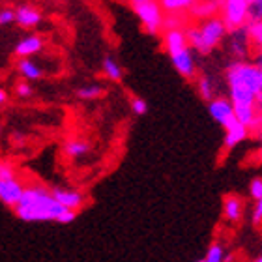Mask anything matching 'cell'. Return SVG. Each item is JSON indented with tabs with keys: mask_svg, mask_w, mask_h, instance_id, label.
Listing matches in <instances>:
<instances>
[{
	"mask_svg": "<svg viewBox=\"0 0 262 262\" xmlns=\"http://www.w3.org/2000/svg\"><path fill=\"white\" fill-rule=\"evenodd\" d=\"M225 82L234 107L247 105L262 111V81L258 66L253 62H230L225 68Z\"/></svg>",
	"mask_w": 262,
	"mask_h": 262,
	"instance_id": "obj_2",
	"label": "cell"
},
{
	"mask_svg": "<svg viewBox=\"0 0 262 262\" xmlns=\"http://www.w3.org/2000/svg\"><path fill=\"white\" fill-rule=\"evenodd\" d=\"M45 47V41L41 36L38 34H28L25 38H21L17 41L15 49H13V55L21 60V58H32L34 55L41 53Z\"/></svg>",
	"mask_w": 262,
	"mask_h": 262,
	"instance_id": "obj_11",
	"label": "cell"
},
{
	"mask_svg": "<svg viewBox=\"0 0 262 262\" xmlns=\"http://www.w3.org/2000/svg\"><path fill=\"white\" fill-rule=\"evenodd\" d=\"M221 19L229 30L246 27L249 23V0H221Z\"/></svg>",
	"mask_w": 262,
	"mask_h": 262,
	"instance_id": "obj_7",
	"label": "cell"
},
{
	"mask_svg": "<svg viewBox=\"0 0 262 262\" xmlns=\"http://www.w3.org/2000/svg\"><path fill=\"white\" fill-rule=\"evenodd\" d=\"M223 45L227 55L232 58V62H247V56L251 53V45H253L249 30H247V25L240 28H230Z\"/></svg>",
	"mask_w": 262,
	"mask_h": 262,
	"instance_id": "obj_6",
	"label": "cell"
},
{
	"mask_svg": "<svg viewBox=\"0 0 262 262\" xmlns=\"http://www.w3.org/2000/svg\"><path fill=\"white\" fill-rule=\"evenodd\" d=\"M43 21V13L32 4H21L15 8V25L17 27L25 28H36L41 25Z\"/></svg>",
	"mask_w": 262,
	"mask_h": 262,
	"instance_id": "obj_10",
	"label": "cell"
},
{
	"mask_svg": "<svg viewBox=\"0 0 262 262\" xmlns=\"http://www.w3.org/2000/svg\"><path fill=\"white\" fill-rule=\"evenodd\" d=\"M189 13L195 23L217 17V13H221V0H199Z\"/></svg>",
	"mask_w": 262,
	"mask_h": 262,
	"instance_id": "obj_13",
	"label": "cell"
},
{
	"mask_svg": "<svg viewBox=\"0 0 262 262\" xmlns=\"http://www.w3.org/2000/svg\"><path fill=\"white\" fill-rule=\"evenodd\" d=\"M161 8L169 15H180V11H191L199 0H159Z\"/></svg>",
	"mask_w": 262,
	"mask_h": 262,
	"instance_id": "obj_20",
	"label": "cell"
},
{
	"mask_svg": "<svg viewBox=\"0 0 262 262\" xmlns=\"http://www.w3.org/2000/svg\"><path fill=\"white\" fill-rule=\"evenodd\" d=\"M186 38L187 43L199 55H210L219 45H223L229 27L225 25L221 15L206 19V21H196L193 25H186Z\"/></svg>",
	"mask_w": 262,
	"mask_h": 262,
	"instance_id": "obj_3",
	"label": "cell"
},
{
	"mask_svg": "<svg viewBox=\"0 0 262 262\" xmlns=\"http://www.w3.org/2000/svg\"><path fill=\"white\" fill-rule=\"evenodd\" d=\"M15 68H17V73L28 82L39 81V79L45 75L43 68H41L36 60H32V58H21V60H17Z\"/></svg>",
	"mask_w": 262,
	"mask_h": 262,
	"instance_id": "obj_15",
	"label": "cell"
},
{
	"mask_svg": "<svg viewBox=\"0 0 262 262\" xmlns=\"http://www.w3.org/2000/svg\"><path fill=\"white\" fill-rule=\"evenodd\" d=\"M25 189L27 187L23 186L19 178H13V180H0V202L8 208H13L21 202L23 195H25Z\"/></svg>",
	"mask_w": 262,
	"mask_h": 262,
	"instance_id": "obj_9",
	"label": "cell"
},
{
	"mask_svg": "<svg viewBox=\"0 0 262 262\" xmlns=\"http://www.w3.org/2000/svg\"><path fill=\"white\" fill-rule=\"evenodd\" d=\"M247 30L251 36V41L257 49H262V19L260 21H251L247 23Z\"/></svg>",
	"mask_w": 262,
	"mask_h": 262,
	"instance_id": "obj_23",
	"label": "cell"
},
{
	"mask_svg": "<svg viewBox=\"0 0 262 262\" xmlns=\"http://www.w3.org/2000/svg\"><path fill=\"white\" fill-rule=\"evenodd\" d=\"M253 262H262V255H260V257L257 258V260H253Z\"/></svg>",
	"mask_w": 262,
	"mask_h": 262,
	"instance_id": "obj_33",
	"label": "cell"
},
{
	"mask_svg": "<svg viewBox=\"0 0 262 262\" xmlns=\"http://www.w3.org/2000/svg\"><path fill=\"white\" fill-rule=\"evenodd\" d=\"M260 81H262V68H260Z\"/></svg>",
	"mask_w": 262,
	"mask_h": 262,
	"instance_id": "obj_34",
	"label": "cell"
},
{
	"mask_svg": "<svg viewBox=\"0 0 262 262\" xmlns=\"http://www.w3.org/2000/svg\"><path fill=\"white\" fill-rule=\"evenodd\" d=\"M163 43L167 49L170 62L174 66V70L180 73L187 81H195L199 77V66H196L195 51L189 47L184 28H170L165 30Z\"/></svg>",
	"mask_w": 262,
	"mask_h": 262,
	"instance_id": "obj_4",
	"label": "cell"
},
{
	"mask_svg": "<svg viewBox=\"0 0 262 262\" xmlns=\"http://www.w3.org/2000/svg\"><path fill=\"white\" fill-rule=\"evenodd\" d=\"M90 150H92V144L84 139H70L64 142V154L71 159L84 158Z\"/></svg>",
	"mask_w": 262,
	"mask_h": 262,
	"instance_id": "obj_17",
	"label": "cell"
},
{
	"mask_svg": "<svg viewBox=\"0 0 262 262\" xmlns=\"http://www.w3.org/2000/svg\"><path fill=\"white\" fill-rule=\"evenodd\" d=\"M15 94H17V98L28 99V98H32L34 96V88L28 81H19L15 84Z\"/></svg>",
	"mask_w": 262,
	"mask_h": 262,
	"instance_id": "obj_24",
	"label": "cell"
},
{
	"mask_svg": "<svg viewBox=\"0 0 262 262\" xmlns=\"http://www.w3.org/2000/svg\"><path fill=\"white\" fill-rule=\"evenodd\" d=\"M17 178L15 167L8 161H0V180H13Z\"/></svg>",
	"mask_w": 262,
	"mask_h": 262,
	"instance_id": "obj_26",
	"label": "cell"
},
{
	"mask_svg": "<svg viewBox=\"0 0 262 262\" xmlns=\"http://www.w3.org/2000/svg\"><path fill=\"white\" fill-rule=\"evenodd\" d=\"M129 105H131L133 115H137V116H142V115H146L148 113V103L142 98H131Z\"/></svg>",
	"mask_w": 262,
	"mask_h": 262,
	"instance_id": "obj_27",
	"label": "cell"
},
{
	"mask_svg": "<svg viewBox=\"0 0 262 262\" xmlns=\"http://www.w3.org/2000/svg\"><path fill=\"white\" fill-rule=\"evenodd\" d=\"M13 212L21 221H27V223L56 221L62 225H70L77 217V212H71L58 204L51 189L43 186H28L21 202L13 208Z\"/></svg>",
	"mask_w": 262,
	"mask_h": 262,
	"instance_id": "obj_1",
	"label": "cell"
},
{
	"mask_svg": "<svg viewBox=\"0 0 262 262\" xmlns=\"http://www.w3.org/2000/svg\"><path fill=\"white\" fill-rule=\"evenodd\" d=\"M223 212H225V217L229 219V221H240L242 219V213H244V202H242L240 196L236 195H229L225 199V206H223Z\"/></svg>",
	"mask_w": 262,
	"mask_h": 262,
	"instance_id": "obj_19",
	"label": "cell"
},
{
	"mask_svg": "<svg viewBox=\"0 0 262 262\" xmlns=\"http://www.w3.org/2000/svg\"><path fill=\"white\" fill-rule=\"evenodd\" d=\"M101 71H103V75L113 82H120L124 79V68L120 66V62L116 60L115 56H103V60H101Z\"/></svg>",
	"mask_w": 262,
	"mask_h": 262,
	"instance_id": "obj_18",
	"label": "cell"
},
{
	"mask_svg": "<svg viewBox=\"0 0 262 262\" xmlns=\"http://www.w3.org/2000/svg\"><path fill=\"white\" fill-rule=\"evenodd\" d=\"M131 10L148 34H158L165 25V11L159 0H129Z\"/></svg>",
	"mask_w": 262,
	"mask_h": 262,
	"instance_id": "obj_5",
	"label": "cell"
},
{
	"mask_svg": "<svg viewBox=\"0 0 262 262\" xmlns=\"http://www.w3.org/2000/svg\"><path fill=\"white\" fill-rule=\"evenodd\" d=\"M196 82V92L206 103L213 101L215 98H219V90H217V82H215V77L208 75V73H202L195 79Z\"/></svg>",
	"mask_w": 262,
	"mask_h": 262,
	"instance_id": "obj_14",
	"label": "cell"
},
{
	"mask_svg": "<svg viewBox=\"0 0 262 262\" xmlns=\"http://www.w3.org/2000/svg\"><path fill=\"white\" fill-rule=\"evenodd\" d=\"M51 193L55 196L58 204H62L64 208L71 210V212H77L84 206V195L81 191H75V189H64V187H51Z\"/></svg>",
	"mask_w": 262,
	"mask_h": 262,
	"instance_id": "obj_12",
	"label": "cell"
},
{
	"mask_svg": "<svg viewBox=\"0 0 262 262\" xmlns=\"http://www.w3.org/2000/svg\"><path fill=\"white\" fill-rule=\"evenodd\" d=\"M196 262H227V251H225V246L219 244V242H213L212 246L208 247L204 258Z\"/></svg>",
	"mask_w": 262,
	"mask_h": 262,
	"instance_id": "obj_22",
	"label": "cell"
},
{
	"mask_svg": "<svg viewBox=\"0 0 262 262\" xmlns=\"http://www.w3.org/2000/svg\"><path fill=\"white\" fill-rule=\"evenodd\" d=\"M8 99H10V96H8V92H6L4 88L0 86V105L8 103Z\"/></svg>",
	"mask_w": 262,
	"mask_h": 262,
	"instance_id": "obj_31",
	"label": "cell"
},
{
	"mask_svg": "<svg viewBox=\"0 0 262 262\" xmlns=\"http://www.w3.org/2000/svg\"><path fill=\"white\" fill-rule=\"evenodd\" d=\"M208 113L213 118L215 124L223 127V129H229L232 124H236V113H234V103L230 101V98L227 96H219L213 101L208 103Z\"/></svg>",
	"mask_w": 262,
	"mask_h": 262,
	"instance_id": "obj_8",
	"label": "cell"
},
{
	"mask_svg": "<svg viewBox=\"0 0 262 262\" xmlns=\"http://www.w3.org/2000/svg\"><path fill=\"white\" fill-rule=\"evenodd\" d=\"M258 154H260V159H262V131H260V146H258Z\"/></svg>",
	"mask_w": 262,
	"mask_h": 262,
	"instance_id": "obj_32",
	"label": "cell"
},
{
	"mask_svg": "<svg viewBox=\"0 0 262 262\" xmlns=\"http://www.w3.org/2000/svg\"><path fill=\"white\" fill-rule=\"evenodd\" d=\"M249 195L255 199V201H260L262 199V178H255L249 186Z\"/></svg>",
	"mask_w": 262,
	"mask_h": 262,
	"instance_id": "obj_29",
	"label": "cell"
},
{
	"mask_svg": "<svg viewBox=\"0 0 262 262\" xmlns=\"http://www.w3.org/2000/svg\"><path fill=\"white\" fill-rule=\"evenodd\" d=\"M75 96L82 101H92V99H98L101 96H105V88L98 82H92V84H84V86L77 88Z\"/></svg>",
	"mask_w": 262,
	"mask_h": 262,
	"instance_id": "obj_21",
	"label": "cell"
},
{
	"mask_svg": "<svg viewBox=\"0 0 262 262\" xmlns=\"http://www.w3.org/2000/svg\"><path fill=\"white\" fill-rule=\"evenodd\" d=\"M15 23V8H0V27H10Z\"/></svg>",
	"mask_w": 262,
	"mask_h": 262,
	"instance_id": "obj_25",
	"label": "cell"
},
{
	"mask_svg": "<svg viewBox=\"0 0 262 262\" xmlns=\"http://www.w3.org/2000/svg\"><path fill=\"white\" fill-rule=\"evenodd\" d=\"M262 19V0H249V23Z\"/></svg>",
	"mask_w": 262,
	"mask_h": 262,
	"instance_id": "obj_28",
	"label": "cell"
},
{
	"mask_svg": "<svg viewBox=\"0 0 262 262\" xmlns=\"http://www.w3.org/2000/svg\"><path fill=\"white\" fill-rule=\"evenodd\" d=\"M253 221L255 223H262V199L255 201V208H253Z\"/></svg>",
	"mask_w": 262,
	"mask_h": 262,
	"instance_id": "obj_30",
	"label": "cell"
},
{
	"mask_svg": "<svg viewBox=\"0 0 262 262\" xmlns=\"http://www.w3.org/2000/svg\"><path fill=\"white\" fill-rule=\"evenodd\" d=\"M247 137H249V129L246 126H242L240 122H236L229 129H225V141H223V146L225 150H232L236 148L238 144L246 141Z\"/></svg>",
	"mask_w": 262,
	"mask_h": 262,
	"instance_id": "obj_16",
	"label": "cell"
}]
</instances>
